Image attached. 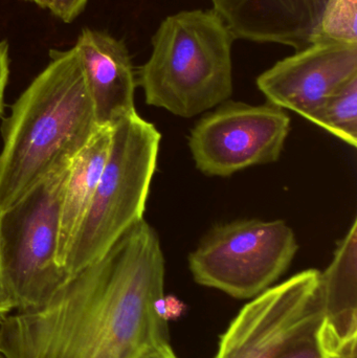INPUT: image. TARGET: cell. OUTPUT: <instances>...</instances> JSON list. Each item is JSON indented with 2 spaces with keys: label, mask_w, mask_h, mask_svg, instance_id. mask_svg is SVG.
Masks as SVG:
<instances>
[{
  "label": "cell",
  "mask_w": 357,
  "mask_h": 358,
  "mask_svg": "<svg viewBox=\"0 0 357 358\" xmlns=\"http://www.w3.org/2000/svg\"><path fill=\"white\" fill-rule=\"evenodd\" d=\"M165 257L143 219L42 306L0 321L4 358H140L170 343Z\"/></svg>",
  "instance_id": "obj_1"
},
{
  "label": "cell",
  "mask_w": 357,
  "mask_h": 358,
  "mask_svg": "<svg viewBox=\"0 0 357 358\" xmlns=\"http://www.w3.org/2000/svg\"><path fill=\"white\" fill-rule=\"evenodd\" d=\"M50 56L2 123L0 212L73 162L100 128L75 48Z\"/></svg>",
  "instance_id": "obj_2"
},
{
  "label": "cell",
  "mask_w": 357,
  "mask_h": 358,
  "mask_svg": "<svg viewBox=\"0 0 357 358\" xmlns=\"http://www.w3.org/2000/svg\"><path fill=\"white\" fill-rule=\"evenodd\" d=\"M234 40L213 8L163 19L138 73L147 105L190 119L230 100Z\"/></svg>",
  "instance_id": "obj_3"
},
{
  "label": "cell",
  "mask_w": 357,
  "mask_h": 358,
  "mask_svg": "<svg viewBox=\"0 0 357 358\" xmlns=\"http://www.w3.org/2000/svg\"><path fill=\"white\" fill-rule=\"evenodd\" d=\"M110 151L92 203L63 262L69 277L100 260L144 219L161 136L138 113L115 122Z\"/></svg>",
  "instance_id": "obj_4"
},
{
  "label": "cell",
  "mask_w": 357,
  "mask_h": 358,
  "mask_svg": "<svg viewBox=\"0 0 357 358\" xmlns=\"http://www.w3.org/2000/svg\"><path fill=\"white\" fill-rule=\"evenodd\" d=\"M71 163L0 212V271L17 311L45 304L71 278L57 262V252Z\"/></svg>",
  "instance_id": "obj_5"
},
{
  "label": "cell",
  "mask_w": 357,
  "mask_h": 358,
  "mask_svg": "<svg viewBox=\"0 0 357 358\" xmlns=\"http://www.w3.org/2000/svg\"><path fill=\"white\" fill-rule=\"evenodd\" d=\"M298 250L295 231L284 220L232 221L201 239L189 255V269L199 285L249 300L274 286Z\"/></svg>",
  "instance_id": "obj_6"
},
{
  "label": "cell",
  "mask_w": 357,
  "mask_h": 358,
  "mask_svg": "<svg viewBox=\"0 0 357 358\" xmlns=\"http://www.w3.org/2000/svg\"><path fill=\"white\" fill-rule=\"evenodd\" d=\"M203 115L191 130L189 148L197 169L228 178L254 166L280 159L291 131L284 109L266 103L228 100Z\"/></svg>",
  "instance_id": "obj_7"
},
{
  "label": "cell",
  "mask_w": 357,
  "mask_h": 358,
  "mask_svg": "<svg viewBox=\"0 0 357 358\" xmlns=\"http://www.w3.org/2000/svg\"><path fill=\"white\" fill-rule=\"evenodd\" d=\"M320 275L306 269L252 299L222 334L215 358H274L293 336L324 321Z\"/></svg>",
  "instance_id": "obj_8"
},
{
  "label": "cell",
  "mask_w": 357,
  "mask_h": 358,
  "mask_svg": "<svg viewBox=\"0 0 357 358\" xmlns=\"http://www.w3.org/2000/svg\"><path fill=\"white\" fill-rule=\"evenodd\" d=\"M357 79V42L320 39L277 62L257 78L270 104L309 120L347 84Z\"/></svg>",
  "instance_id": "obj_9"
},
{
  "label": "cell",
  "mask_w": 357,
  "mask_h": 358,
  "mask_svg": "<svg viewBox=\"0 0 357 358\" xmlns=\"http://www.w3.org/2000/svg\"><path fill=\"white\" fill-rule=\"evenodd\" d=\"M235 40L291 46L296 52L321 39L330 0H211Z\"/></svg>",
  "instance_id": "obj_10"
},
{
  "label": "cell",
  "mask_w": 357,
  "mask_h": 358,
  "mask_svg": "<svg viewBox=\"0 0 357 358\" xmlns=\"http://www.w3.org/2000/svg\"><path fill=\"white\" fill-rule=\"evenodd\" d=\"M99 127L136 113V80L127 46L105 31L84 29L75 45Z\"/></svg>",
  "instance_id": "obj_11"
},
{
  "label": "cell",
  "mask_w": 357,
  "mask_h": 358,
  "mask_svg": "<svg viewBox=\"0 0 357 358\" xmlns=\"http://www.w3.org/2000/svg\"><path fill=\"white\" fill-rule=\"evenodd\" d=\"M111 127H100L75 157L69 169L61 208L57 262L63 267L65 256L96 193L108 159ZM64 269V268H63Z\"/></svg>",
  "instance_id": "obj_12"
},
{
  "label": "cell",
  "mask_w": 357,
  "mask_h": 358,
  "mask_svg": "<svg viewBox=\"0 0 357 358\" xmlns=\"http://www.w3.org/2000/svg\"><path fill=\"white\" fill-rule=\"evenodd\" d=\"M324 324L341 340L357 336V220L320 275Z\"/></svg>",
  "instance_id": "obj_13"
},
{
  "label": "cell",
  "mask_w": 357,
  "mask_h": 358,
  "mask_svg": "<svg viewBox=\"0 0 357 358\" xmlns=\"http://www.w3.org/2000/svg\"><path fill=\"white\" fill-rule=\"evenodd\" d=\"M308 121L356 148L357 79L331 96Z\"/></svg>",
  "instance_id": "obj_14"
},
{
  "label": "cell",
  "mask_w": 357,
  "mask_h": 358,
  "mask_svg": "<svg viewBox=\"0 0 357 358\" xmlns=\"http://www.w3.org/2000/svg\"><path fill=\"white\" fill-rule=\"evenodd\" d=\"M357 0H330L322 27L321 39L357 42Z\"/></svg>",
  "instance_id": "obj_15"
},
{
  "label": "cell",
  "mask_w": 357,
  "mask_h": 358,
  "mask_svg": "<svg viewBox=\"0 0 357 358\" xmlns=\"http://www.w3.org/2000/svg\"><path fill=\"white\" fill-rule=\"evenodd\" d=\"M323 322L314 324L312 327L293 336L274 358H323L319 336Z\"/></svg>",
  "instance_id": "obj_16"
},
{
  "label": "cell",
  "mask_w": 357,
  "mask_h": 358,
  "mask_svg": "<svg viewBox=\"0 0 357 358\" xmlns=\"http://www.w3.org/2000/svg\"><path fill=\"white\" fill-rule=\"evenodd\" d=\"M323 358H357V336L341 340L323 322L320 334Z\"/></svg>",
  "instance_id": "obj_17"
},
{
  "label": "cell",
  "mask_w": 357,
  "mask_h": 358,
  "mask_svg": "<svg viewBox=\"0 0 357 358\" xmlns=\"http://www.w3.org/2000/svg\"><path fill=\"white\" fill-rule=\"evenodd\" d=\"M88 0H50L48 10L64 22L75 20L85 8Z\"/></svg>",
  "instance_id": "obj_18"
},
{
  "label": "cell",
  "mask_w": 357,
  "mask_h": 358,
  "mask_svg": "<svg viewBox=\"0 0 357 358\" xmlns=\"http://www.w3.org/2000/svg\"><path fill=\"white\" fill-rule=\"evenodd\" d=\"M10 75V58H8V44L6 41L0 42V117L4 113V92Z\"/></svg>",
  "instance_id": "obj_19"
},
{
  "label": "cell",
  "mask_w": 357,
  "mask_h": 358,
  "mask_svg": "<svg viewBox=\"0 0 357 358\" xmlns=\"http://www.w3.org/2000/svg\"><path fill=\"white\" fill-rule=\"evenodd\" d=\"M14 309V302L6 290L3 280H2L1 271H0V321L3 320L6 315H10Z\"/></svg>",
  "instance_id": "obj_20"
},
{
  "label": "cell",
  "mask_w": 357,
  "mask_h": 358,
  "mask_svg": "<svg viewBox=\"0 0 357 358\" xmlns=\"http://www.w3.org/2000/svg\"><path fill=\"white\" fill-rule=\"evenodd\" d=\"M140 358H178L176 357L172 347L170 346V343L167 344L159 345V346L154 347L147 351L146 353L142 355Z\"/></svg>",
  "instance_id": "obj_21"
},
{
  "label": "cell",
  "mask_w": 357,
  "mask_h": 358,
  "mask_svg": "<svg viewBox=\"0 0 357 358\" xmlns=\"http://www.w3.org/2000/svg\"><path fill=\"white\" fill-rule=\"evenodd\" d=\"M23 1L31 2V3L37 4L40 8H48L50 0H23Z\"/></svg>",
  "instance_id": "obj_22"
},
{
  "label": "cell",
  "mask_w": 357,
  "mask_h": 358,
  "mask_svg": "<svg viewBox=\"0 0 357 358\" xmlns=\"http://www.w3.org/2000/svg\"><path fill=\"white\" fill-rule=\"evenodd\" d=\"M0 358H1V357H0Z\"/></svg>",
  "instance_id": "obj_23"
}]
</instances>
